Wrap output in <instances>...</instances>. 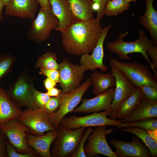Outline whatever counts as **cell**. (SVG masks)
Here are the masks:
<instances>
[{
    "instance_id": "obj_37",
    "label": "cell",
    "mask_w": 157,
    "mask_h": 157,
    "mask_svg": "<svg viewBox=\"0 0 157 157\" xmlns=\"http://www.w3.org/2000/svg\"><path fill=\"white\" fill-rule=\"evenodd\" d=\"M39 74L53 80L57 83H59L60 76L58 70L40 69Z\"/></svg>"
},
{
    "instance_id": "obj_19",
    "label": "cell",
    "mask_w": 157,
    "mask_h": 157,
    "mask_svg": "<svg viewBox=\"0 0 157 157\" xmlns=\"http://www.w3.org/2000/svg\"><path fill=\"white\" fill-rule=\"evenodd\" d=\"M59 24L55 30L63 32L73 22L72 11L69 0H48Z\"/></svg>"
},
{
    "instance_id": "obj_4",
    "label": "cell",
    "mask_w": 157,
    "mask_h": 157,
    "mask_svg": "<svg viewBox=\"0 0 157 157\" xmlns=\"http://www.w3.org/2000/svg\"><path fill=\"white\" fill-rule=\"evenodd\" d=\"M109 60L135 87L146 84L157 88V78L150 71L149 65L135 61L121 62L112 58H110Z\"/></svg>"
},
{
    "instance_id": "obj_27",
    "label": "cell",
    "mask_w": 157,
    "mask_h": 157,
    "mask_svg": "<svg viewBox=\"0 0 157 157\" xmlns=\"http://www.w3.org/2000/svg\"><path fill=\"white\" fill-rule=\"evenodd\" d=\"M130 6L125 0H108L104 10V15L108 17L116 16L123 13Z\"/></svg>"
},
{
    "instance_id": "obj_25",
    "label": "cell",
    "mask_w": 157,
    "mask_h": 157,
    "mask_svg": "<svg viewBox=\"0 0 157 157\" xmlns=\"http://www.w3.org/2000/svg\"><path fill=\"white\" fill-rule=\"evenodd\" d=\"M91 77L93 87V93L95 95L104 93L115 86L116 79L111 72L103 74L95 71L92 74Z\"/></svg>"
},
{
    "instance_id": "obj_16",
    "label": "cell",
    "mask_w": 157,
    "mask_h": 157,
    "mask_svg": "<svg viewBox=\"0 0 157 157\" xmlns=\"http://www.w3.org/2000/svg\"><path fill=\"white\" fill-rule=\"evenodd\" d=\"M132 141L127 142L111 139L110 144L116 149L114 151L117 157H150L149 150L138 137H132Z\"/></svg>"
},
{
    "instance_id": "obj_23",
    "label": "cell",
    "mask_w": 157,
    "mask_h": 157,
    "mask_svg": "<svg viewBox=\"0 0 157 157\" xmlns=\"http://www.w3.org/2000/svg\"><path fill=\"white\" fill-rule=\"evenodd\" d=\"M69 1L73 15V22L87 21L94 18L93 0Z\"/></svg>"
},
{
    "instance_id": "obj_35",
    "label": "cell",
    "mask_w": 157,
    "mask_h": 157,
    "mask_svg": "<svg viewBox=\"0 0 157 157\" xmlns=\"http://www.w3.org/2000/svg\"><path fill=\"white\" fill-rule=\"evenodd\" d=\"M139 87L145 98L153 101H157V88L146 84L141 85Z\"/></svg>"
},
{
    "instance_id": "obj_31",
    "label": "cell",
    "mask_w": 157,
    "mask_h": 157,
    "mask_svg": "<svg viewBox=\"0 0 157 157\" xmlns=\"http://www.w3.org/2000/svg\"><path fill=\"white\" fill-rule=\"evenodd\" d=\"M93 129L92 127H87V129L83 135L75 151L71 155V157H86L84 151V144L89 136L92 133Z\"/></svg>"
},
{
    "instance_id": "obj_28",
    "label": "cell",
    "mask_w": 157,
    "mask_h": 157,
    "mask_svg": "<svg viewBox=\"0 0 157 157\" xmlns=\"http://www.w3.org/2000/svg\"><path fill=\"white\" fill-rule=\"evenodd\" d=\"M57 56L54 53L49 51L39 57L35 64V67L46 69L58 70Z\"/></svg>"
},
{
    "instance_id": "obj_34",
    "label": "cell",
    "mask_w": 157,
    "mask_h": 157,
    "mask_svg": "<svg viewBox=\"0 0 157 157\" xmlns=\"http://www.w3.org/2000/svg\"><path fill=\"white\" fill-rule=\"evenodd\" d=\"M6 154L8 157H38L40 155L34 150L28 153H21L17 152L12 145L7 140Z\"/></svg>"
},
{
    "instance_id": "obj_10",
    "label": "cell",
    "mask_w": 157,
    "mask_h": 157,
    "mask_svg": "<svg viewBox=\"0 0 157 157\" xmlns=\"http://www.w3.org/2000/svg\"><path fill=\"white\" fill-rule=\"evenodd\" d=\"M58 70L60 80V85L62 92L68 93L80 86L84 77V73L87 69L83 66L74 64L65 59L59 64Z\"/></svg>"
},
{
    "instance_id": "obj_12",
    "label": "cell",
    "mask_w": 157,
    "mask_h": 157,
    "mask_svg": "<svg viewBox=\"0 0 157 157\" xmlns=\"http://www.w3.org/2000/svg\"><path fill=\"white\" fill-rule=\"evenodd\" d=\"M106 128V126H98L89 136L84 147L86 156L94 157L100 154L108 157H117L107 142Z\"/></svg>"
},
{
    "instance_id": "obj_33",
    "label": "cell",
    "mask_w": 157,
    "mask_h": 157,
    "mask_svg": "<svg viewBox=\"0 0 157 157\" xmlns=\"http://www.w3.org/2000/svg\"><path fill=\"white\" fill-rule=\"evenodd\" d=\"M33 94L34 102L38 108L44 110L45 105L49 99L50 97L47 93L40 92L35 88L33 90Z\"/></svg>"
},
{
    "instance_id": "obj_20",
    "label": "cell",
    "mask_w": 157,
    "mask_h": 157,
    "mask_svg": "<svg viewBox=\"0 0 157 157\" xmlns=\"http://www.w3.org/2000/svg\"><path fill=\"white\" fill-rule=\"evenodd\" d=\"M157 117V101H152L144 97L136 109L122 121V123H130Z\"/></svg>"
},
{
    "instance_id": "obj_43",
    "label": "cell",
    "mask_w": 157,
    "mask_h": 157,
    "mask_svg": "<svg viewBox=\"0 0 157 157\" xmlns=\"http://www.w3.org/2000/svg\"><path fill=\"white\" fill-rule=\"evenodd\" d=\"M4 6V5L3 0H0V22L3 19L2 16V9Z\"/></svg>"
},
{
    "instance_id": "obj_17",
    "label": "cell",
    "mask_w": 157,
    "mask_h": 157,
    "mask_svg": "<svg viewBox=\"0 0 157 157\" xmlns=\"http://www.w3.org/2000/svg\"><path fill=\"white\" fill-rule=\"evenodd\" d=\"M38 5L35 0H10L6 6L5 15L33 20L36 17Z\"/></svg>"
},
{
    "instance_id": "obj_26",
    "label": "cell",
    "mask_w": 157,
    "mask_h": 157,
    "mask_svg": "<svg viewBox=\"0 0 157 157\" xmlns=\"http://www.w3.org/2000/svg\"><path fill=\"white\" fill-rule=\"evenodd\" d=\"M121 130L135 135L140 139L149 149L151 156H157V142L151 137L148 132L142 129L134 127L119 128Z\"/></svg>"
},
{
    "instance_id": "obj_45",
    "label": "cell",
    "mask_w": 157,
    "mask_h": 157,
    "mask_svg": "<svg viewBox=\"0 0 157 157\" xmlns=\"http://www.w3.org/2000/svg\"><path fill=\"white\" fill-rule=\"evenodd\" d=\"M125 1H126V2H127L128 3H129L133 1H135L137 0H125Z\"/></svg>"
},
{
    "instance_id": "obj_15",
    "label": "cell",
    "mask_w": 157,
    "mask_h": 157,
    "mask_svg": "<svg viewBox=\"0 0 157 157\" xmlns=\"http://www.w3.org/2000/svg\"><path fill=\"white\" fill-rule=\"evenodd\" d=\"M115 88H110L104 93L99 94L92 99H83L81 104L75 108L73 113H90L104 110H111V104L114 98Z\"/></svg>"
},
{
    "instance_id": "obj_6",
    "label": "cell",
    "mask_w": 157,
    "mask_h": 157,
    "mask_svg": "<svg viewBox=\"0 0 157 157\" xmlns=\"http://www.w3.org/2000/svg\"><path fill=\"white\" fill-rule=\"evenodd\" d=\"M85 130L83 127L68 129L59 125L58 135L53 142L51 157H70L76 150Z\"/></svg>"
},
{
    "instance_id": "obj_42",
    "label": "cell",
    "mask_w": 157,
    "mask_h": 157,
    "mask_svg": "<svg viewBox=\"0 0 157 157\" xmlns=\"http://www.w3.org/2000/svg\"><path fill=\"white\" fill-rule=\"evenodd\" d=\"M157 129L151 131H147L152 138L156 142L157 141Z\"/></svg>"
},
{
    "instance_id": "obj_39",
    "label": "cell",
    "mask_w": 157,
    "mask_h": 157,
    "mask_svg": "<svg viewBox=\"0 0 157 157\" xmlns=\"http://www.w3.org/2000/svg\"><path fill=\"white\" fill-rule=\"evenodd\" d=\"M43 82L44 87L47 91L55 87L57 83L53 80L48 77L43 81Z\"/></svg>"
},
{
    "instance_id": "obj_36",
    "label": "cell",
    "mask_w": 157,
    "mask_h": 157,
    "mask_svg": "<svg viewBox=\"0 0 157 157\" xmlns=\"http://www.w3.org/2000/svg\"><path fill=\"white\" fill-rule=\"evenodd\" d=\"M108 0H93V8L97 12L96 19L99 21L104 15V10L106 3Z\"/></svg>"
},
{
    "instance_id": "obj_7",
    "label": "cell",
    "mask_w": 157,
    "mask_h": 157,
    "mask_svg": "<svg viewBox=\"0 0 157 157\" xmlns=\"http://www.w3.org/2000/svg\"><path fill=\"white\" fill-rule=\"evenodd\" d=\"M92 85L91 78H88L77 89L68 93L61 91L62 102L60 107L55 112L48 114L49 120L57 130L61 120L69 113L72 112L80 102L89 87Z\"/></svg>"
},
{
    "instance_id": "obj_30",
    "label": "cell",
    "mask_w": 157,
    "mask_h": 157,
    "mask_svg": "<svg viewBox=\"0 0 157 157\" xmlns=\"http://www.w3.org/2000/svg\"><path fill=\"white\" fill-rule=\"evenodd\" d=\"M15 60V58L9 54L0 55V80L10 72Z\"/></svg>"
},
{
    "instance_id": "obj_13",
    "label": "cell",
    "mask_w": 157,
    "mask_h": 157,
    "mask_svg": "<svg viewBox=\"0 0 157 157\" xmlns=\"http://www.w3.org/2000/svg\"><path fill=\"white\" fill-rule=\"evenodd\" d=\"M110 63L111 72L116 79V88L111 104V110L108 116L111 119L116 120V113L120 103L129 96L136 87L113 64L110 62Z\"/></svg>"
},
{
    "instance_id": "obj_22",
    "label": "cell",
    "mask_w": 157,
    "mask_h": 157,
    "mask_svg": "<svg viewBox=\"0 0 157 157\" xmlns=\"http://www.w3.org/2000/svg\"><path fill=\"white\" fill-rule=\"evenodd\" d=\"M146 8L140 22L149 32L153 44L157 46V11L153 5L154 0H145Z\"/></svg>"
},
{
    "instance_id": "obj_21",
    "label": "cell",
    "mask_w": 157,
    "mask_h": 157,
    "mask_svg": "<svg viewBox=\"0 0 157 157\" xmlns=\"http://www.w3.org/2000/svg\"><path fill=\"white\" fill-rule=\"evenodd\" d=\"M144 96L139 87H136L127 98L119 105L116 113V118L122 119L127 117L138 106Z\"/></svg>"
},
{
    "instance_id": "obj_24",
    "label": "cell",
    "mask_w": 157,
    "mask_h": 157,
    "mask_svg": "<svg viewBox=\"0 0 157 157\" xmlns=\"http://www.w3.org/2000/svg\"><path fill=\"white\" fill-rule=\"evenodd\" d=\"M21 111L8 97L6 91L0 87V125L10 120L18 119Z\"/></svg>"
},
{
    "instance_id": "obj_2",
    "label": "cell",
    "mask_w": 157,
    "mask_h": 157,
    "mask_svg": "<svg viewBox=\"0 0 157 157\" xmlns=\"http://www.w3.org/2000/svg\"><path fill=\"white\" fill-rule=\"evenodd\" d=\"M129 32L120 33L116 40L108 42L106 44L107 49L110 52L117 53L118 56L122 60H132L131 58L128 56L129 54L140 53L151 67L152 64L148 57L147 52L153 45L152 41L144 30H139L138 31L139 37L137 40L132 42H125L123 39Z\"/></svg>"
},
{
    "instance_id": "obj_41",
    "label": "cell",
    "mask_w": 157,
    "mask_h": 157,
    "mask_svg": "<svg viewBox=\"0 0 157 157\" xmlns=\"http://www.w3.org/2000/svg\"><path fill=\"white\" fill-rule=\"evenodd\" d=\"M36 1L41 7L48 8L51 7L48 0H36Z\"/></svg>"
},
{
    "instance_id": "obj_9",
    "label": "cell",
    "mask_w": 157,
    "mask_h": 157,
    "mask_svg": "<svg viewBox=\"0 0 157 157\" xmlns=\"http://www.w3.org/2000/svg\"><path fill=\"white\" fill-rule=\"evenodd\" d=\"M18 119L28 129L29 133L35 135H42L45 132L56 130L50 122L48 114L44 110L28 109L21 110Z\"/></svg>"
},
{
    "instance_id": "obj_5",
    "label": "cell",
    "mask_w": 157,
    "mask_h": 157,
    "mask_svg": "<svg viewBox=\"0 0 157 157\" xmlns=\"http://www.w3.org/2000/svg\"><path fill=\"white\" fill-rule=\"evenodd\" d=\"M32 21L27 37L38 43L46 41L50 36L51 31L55 29L59 24L51 6L48 8L40 7L37 16Z\"/></svg>"
},
{
    "instance_id": "obj_40",
    "label": "cell",
    "mask_w": 157,
    "mask_h": 157,
    "mask_svg": "<svg viewBox=\"0 0 157 157\" xmlns=\"http://www.w3.org/2000/svg\"><path fill=\"white\" fill-rule=\"evenodd\" d=\"M62 90L54 87L47 91V93L50 97H56L59 95L61 92Z\"/></svg>"
},
{
    "instance_id": "obj_44",
    "label": "cell",
    "mask_w": 157,
    "mask_h": 157,
    "mask_svg": "<svg viewBox=\"0 0 157 157\" xmlns=\"http://www.w3.org/2000/svg\"><path fill=\"white\" fill-rule=\"evenodd\" d=\"M10 0H3L4 6H6Z\"/></svg>"
},
{
    "instance_id": "obj_29",
    "label": "cell",
    "mask_w": 157,
    "mask_h": 157,
    "mask_svg": "<svg viewBox=\"0 0 157 157\" xmlns=\"http://www.w3.org/2000/svg\"><path fill=\"white\" fill-rule=\"evenodd\" d=\"M134 127L142 129L147 131L157 129V119L150 118L130 123H122L117 128L125 127Z\"/></svg>"
},
{
    "instance_id": "obj_18",
    "label": "cell",
    "mask_w": 157,
    "mask_h": 157,
    "mask_svg": "<svg viewBox=\"0 0 157 157\" xmlns=\"http://www.w3.org/2000/svg\"><path fill=\"white\" fill-rule=\"evenodd\" d=\"M57 130H50L43 135H29L26 138L28 145L41 157H51V146L58 135Z\"/></svg>"
},
{
    "instance_id": "obj_8",
    "label": "cell",
    "mask_w": 157,
    "mask_h": 157,
    "mask_svg": "<svg viewBox=\"0 0 157 157\" xmlns=\"http://www.w3.org/2000/svg\"><path fill=\"white\" fill-rule=\"evenodd\" d=\"M110 111V110H106L99 113H94L92 114L81 117L72 115L68 118L64 117L59 125L70 129L101 126H118L122 123V120H113L107 117Z\"/></svg>"
},
{
    "instance_id": "obj_38",
    "label": "cell",
    "mask_w": 157,
    "mask_h": 157,
    "mask_svg": "<svg viewBox=\"0 0 157 157\" xmlns=\"http://www.w3.org/2000/svg\"><path fill=\"white\" fill-rule=\"evenodd\" d=\"M7 137L0 129V157H7L6 154Z\"/></svg>"
},
{
    "instance_id": "obj_32",
    "label": "cell",
    "mask_w": 157,
    "mask_h": 157,
    "mask_svg": "<svg viewBox=\"0 0 157 157\" xmlns=\"http://www.w3.org/2000/svg\"><path fill=\"white\" fill-rule=\"evenodd\" d=\"M62 99L61 92L57 96L50 97L45 105L44 110L48 114L55 112L60 107Z\"/></svg>"
},
{
    "instance_id": "obj_11",
    "label": "cell",
    "mask_w": 157,
    "mask_h": 157,
    "mask_svg": "<svg viewBox=\"0 0 157 157\" xmlns=\"http://www.w3.org/2000/svg\"><path fill=\"white\" fill-rule=\"evenodd\" d=\"M0 129L17 152L28 153L33 150L26 141L29 131L19 122L18 119H11L3 123L0 125Z\"/></svg>"
},
{
    "instance_id": "obj_1",
    "label": "cell",
    "mask_w": 157,
    "mask_h": 157,
    "mask_svg": "<svg viewBox=\"0 0 157 157\" xmlns=\"http://www.w3.org/2000/svg\"><path fill=\"white\" fill-rule=\"evenodd\" d=\"M102 28L96 18L72 23L63 32L62 45L68 53L81 56L92 52L97 45Z\"/></svg>"
},
{
    "instance_id": "obj_14",
    "label": "cell",
    "mask_w": 157,
    "mask_h": 157,
    "mask_svg": "<svg viewBox=\"0 0 157 157\" xmlns=\"http://www.w3.org/2000/svg\"><path fill=\"white\" fill-rule=\"evenodd\" d=\"M112 25V24H110L102 28L99 40L92 54L86 53L81 56L80 63L87 70L93 71L98 68L103 72L108 70V67L104 65L103 63L104 56L103 45L108 31Z\"/></svg>"
},
{
    "instance_id": "obj_3",
    "label": "cell",
    "mask_w": 157,
    "mask_h": 157,
    "mask_svg": "<svg viewBox=\"0 0 157 157\" xmlns=\"http://www.w3.org/2000/svg\"><path fill=\"white\" fill-rule=\"evenodd\" d=\"M34 83L33 78L25 69L9 85L7 95L19 109L24 106L32 110L38 109L33 98Z\"/></svg>"
}]
</instances>
